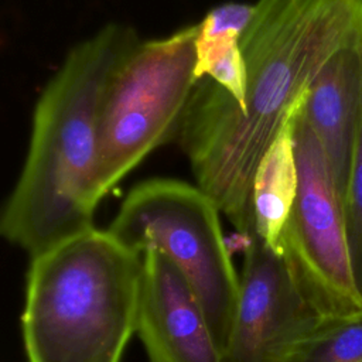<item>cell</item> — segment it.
I'll list each match as a JSON object with an SVG mask.
<instances>
[{
    "mask_svg": "<svg viewBox=\"0 0 362 362\" xmlns=\"http://www.w3.org/2000/svg\"><path fill=\"white\" fill-rule=\"evenodd\" d=\"M242 37L235 34L197 35V79L209 78L228 92L239 110L243 109L247 66L240 45Z\"/></svg>",
    "mask_w": 362,
    "mask_h": 362,
    "instance_id": "obj_11",
    "label": "cell"
},
{
    "mask_svg": "<svg viewBox=\"0 0 362 362\" xmlns=\"http://www.w3.org/2000/svg\"><path fill=\"white\" fill-rule=\"evenodd\" d=\"M143 255L107 229L31 257L21 315L28 362H120L137 324Z\"/></svg>",
    "mask_w": 362,
    "mask_h": 362,
    "instance_id": "obj_3",
    "label": "cell"
},
{
    "mask_svg": "<svg viewBox=\"0 0 362 362\" xmlns=\"http://www.w3.org/2000/svg\"><path fill=\"white\" fill-rule=\"evenodd\" d=\"M346 238L356 290L362 298V119L342 198Z\"/></svg>",
    "mask_w": 362,
    "mask_h": 362,
    "instance_id": "obj_13",
    "label": "cell"
},
{
    "mask_svg": "<svg viewBox=\"0 0 362 362\" xmlns=\"http://www.w3.org/2000/svg\"><path fill=\"white\" fill-rule=\"evenodd\" d=\"M308 92V90H307ZM307 93L294 105L262 157L253 180L255 236L280 255V242L298 191L296 123Z\"/></svg>",
    "mask_w": 362,
    "mask_h": 362,
    "instance_id": "obj_10",
    "label": "cell"
},
{
    "mask_svg": "<svg viewBox=\"0 0 362 362\" xmlns=\"http://www.w3.org/2000/svg\"><path fill=\"white\" fill-rule=\"evenodd\" d=\"M140 42L130 25H105L69 49L40 95L27 157L0 221L3 236L30 257L95 228L102 106L115 74Z\"/></svg>",
    "mask_w": 362,
    "mask_h": 362,
    "instance_id": "obj_2",
    "label": "cell"
},
{
    "mask_svg": "<svg viewBox=\"0 0 362 362\" xmlns=\"http://www.w3.org/2000/svg\"><path fill=\"white\" fill-rule=\"evenodd\" d=\"M255 3H223L208 11L206 16L198 23V34H235L243 37L255 17Z\"/></svg>",
    "mask_w": 362,
    "mask_h": 362,
    "instance_id": "obj_14",
    "label": "cell"
},
{
    "mask_svg": "<svg viewBox=\"0 0 362 362\" xmlns=\"http://www.w3.org/2000/svg\"><path fill=\"white\" fill-rule=\"evenodd\" d=\"M303 107L294 132L298 191L281 236L280 256L321 317L341 320L362 313V298L352 273L342 198Z\"/></svg>",
    "mask_w": 362,
    "mask_h": 362,
    "instance_id": "obj_6",
    "label": "cell"
},
{
    "mask_svg": "<svg viewBox=\"0 0 362 362\" xmlns=\"http://www.w3.org/2000/svg\"><path fill=\"white\" fill-rule=\"evenodd\" d=\"M198 24L141 41L115 74L102 106L93 195L98 202L153 150L178 133L198 82Z\"/></svg>",
    "mask_w": 362,
    "mask_h": 362,
    "instance_id": "obj_4",
    "label": "cell"
},
{
    "mask_svg": "<svg viewBox=\"0 0 362 362\" xmlns=\"http://www.w3.org/2000/svg\"><path fill=\"white\" fill-rule=\"evenodd\" d=\"M136 332L150 362H222L194 288L173 260L156 249L143 253Z\"/></svg>",
    "mask_w": 362,
    "mask_h": 362,
    "instance_id": "obj_8",
    "label": "cell"
},
{
    "mask_svg": "<svg viewBox=\"0 0 362 362\" xmlns=\"http://www.w3.org/2000/svg\"><path fill=\"white\" fill-rule=\"evenodd\" d=\"M303 113L344 198L362 119V34L321 68L308 88Z\"/></svg>",
    "mask_w": 362,
    "mask_h": 362,
    "instance_id": "obj_9",
    "label": "cell"
},
{
    "mask_svg": "<svg viewBox=\"0 0 362 362\" xmlns=\"http://www.w3.org/2000/svg\"><path fill=\"white\" fill-rule=\"evenodd\" d=\"M240 45L243 109L209 78L197 82L178 139L197 185L246 239L255 236L256 168L327 61L362 34V0H257Z\"/></svg>",
    "mask_w": 362,
    "mask_h": 362,
    "instance_id": "obj_1",
    "label": "cell"
},
{
    "mask_svg": "<svg viewBox=\"0 0 362 362\" xmlns=\"http://www.w3.org/2000/svg\"><path fill=\"white\" fill-rule=\"evenodd\" d=\"M325 321L283 257L256 236L247 240L222 362H298Z\"/></svg>",
    "mask_w": 362,
    "mask_h": 362,
    "instance_id": "obj_7",
    "label": "cell"
},
{
    "mask_svg": "<svg viewBox=\"0 0 362 362\" xmlns=\"http://www.w3.org/2000/svg\"><path fill=\"white\" fill-rule=\"evenodd\" d=\"M219 214L198 185L151 178L127 192L107 230L136 253L156 249L173 260L194 288L222 351L238 301L239 274Z\"/></svg>",
    "mask_w": 362,
    "mask_h": 362,
    "instance_id": "obj_5",
    "label": "cell"
},
{
    "mask_svg": "<svg viewBox=\"0 0 362 362\" xmlns=\"http://www.w3.org/2000/svg\"><path fill=\"white\" fill-rule=\"evenodd\" d=\"M298 362H362V313L327 320Z\"/></svg>",
    "mask_w": 362,
    "mask_h": 362,
    "instance_id": "obj_12",
    "label": "cell"
}]
</instances>
